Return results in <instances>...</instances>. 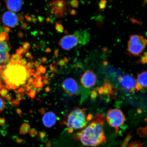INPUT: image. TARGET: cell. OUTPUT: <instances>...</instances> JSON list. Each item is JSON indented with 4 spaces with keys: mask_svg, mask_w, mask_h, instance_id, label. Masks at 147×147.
Returning a JSON list of instances; mask_svg holds the SVG:
<instances>
[{
    "mask_svg": "<svg viewBox=\"0 0 147 147\" xmlns=\"http://www.w3.org/2000/svg\"><path fill=\"white\" fill-rule=\"evenodd\" d=\"M105 117L102 114H97L87 126L73 135V139L84 146L97 147L106 142L103 127Z\"/></svg>",
    "mask_w": 147,
    "mask_h": 147,
    "instance_id": "cell-1",
    "label": "cell"
},
{
    "mask_svg": "<svg viewBox=\"0 0 147 147\" xmlns=\"http://www.w3.org/2000/svg\"><path fill=\"white\" fill-rule=\"evenodd\" d=\"M1 73L7 86L14 84L17 87L24 84L27 79L31 76L30 73L27 72L26 66L22 65L19 61L14 63L9 62Z\"/></svg>",
    "mask_w": 147,
    "mask_h": 147,
    "instance_id": "cell-2",
    "label": "cell"
},
{
    "mask_svg": "<svg viewBox=\"0 0 147 147\" xmlns=\"http://www.w3.org/2000/svg\"><path fill=\"white\" fill-rule=\"evenodd\" d=\"M86 108H76L67 115V120L62 123L69 127V133H72L74 130L81 129L85 127L90 122Z\"/></svg>",
    "mask_w": 147,
    "mask_h": 147,
    "instance_id": "cell-3",
    "label": "cell"
},
{
    "mask_svg": "<svg viewBox=\"0 0 147 147\" xmlns=\"http://www.w3.org/2000/svg\"><path fill=\"white\" fill-rule=\"evenodd\" d=\"M9 37L8 33L4 31L0 32V71H2L6 67L10 59L9 52L11 46L8 42Z\"/></svg>",
    "mask_w": 147,
    "mask_h": 147,
    "instance_id": "cell-4",
    "label": "cell"
},
{
    "mask_svg": "<svg viewBox=\"0 0 147 147\" xmlns=\"http://www.w3.org/2000/svg\"><path fill=\"white\" fill-rule=\"evenodd\" d=\"M147 40L143 36L138 34L130 36L128 42L127 51L130 55L139 56L142 54L146 47Z\"/></svg>",
    "mask_w": 147,
    "mask_h": 147,
    "instance_id": "cell-5",
    "label": "cell"
},
{
    "mask_svg": "<svg viewBox=\"0 0 147 147\" xmlns=\"http://www.w3.org/2000/svg\"><path fill=\"white\" fill-rule=\"evenodd\" d=\"M106 119L108 124L115 129L116 135H117L119 128L124 123L125 117L121 110L113 109L108 110Z\"/></svg>",
    "mask_w": 147,
    "mask_h": 147,
    "instance_id": "cell-6",
    "label": "cell"
},
{
    "mask_svg": "<svg viewBox=\"0 0 147 147\" xmlns=\"http://www.w3.org/2000/svg\"><path fill=\"white\" fill-rule=\"evenodd\" d=\"M51 13L55 17H63L67 10L65 0H54L49 4Z\"/></svg>",
    "mask_w": 147,
    "mask_h": 147,
    "instance_id": "cell-7",
    "label": "cell"
},
{
    "mask_svg": "<svg viewBox=\"0 0 147 147\" xmlns=\"http://www.w3.org/2000/svg\"><path fill=\"white\" fill-rule=\"evenodd\" d=\"M118 81L122 87L129 93L135 91L136 80L133 75L127 74L118 77Z\"/></svg>",
    "mask_w": 147,
    "mask_h": 147,
    "instance_id": "cell-8",
    "label": "cell"
},
{
    "mask_svg": "<svg viewBox=\"0 0 147 147\" xmlns=\"http://www.w3.org/2000/svg\"><path fill=\"white\" fill-rule=\"evenodd\" d=\"M97 77L95 73L91 70L86 71L81 76L80 82L83 87L90 89L93 87L96 83Z\"/></svg>",
    "mask_w": 147,
    "mask_h": 147,
    "instance_id": "cell-9",
    "label": "cell"
},
{
    "mask_svg": "<svg viewBox=\"0 0 147 147\" xmlns=\"http://www.w3.org/2000/svg\"><path fill=\"white\" fill-rule=\"evenodd\" d=\"M62 87L65 93L71 96L76 94L79 90V87L76 81L71 78L65 79L62 82Z\"/></svg>",
    "mask_w": 147,
    "mask_h": 147,
    "instance_id": "cell-10",
    "label": "cell"
},
{
    "mask_svg": "<svg viewBox=\"0 0 147 147\" xmlns=\"http://www.w3.org/2000/svg\"><path fill=\"white\" fill-rule=\"evenodd\" d=\"M79 43L78 37L75 34L64 36L60 40L59 45L64 50L68 51L76 47Z\"/></svg>",
    "mask_w": 147,
    "mask_h": 147,
    "instance_id": "cell-11",
    "label": "cell"
},
{
    "mask_svg": "<svg viewBox=\"0 0 147 147\" xmlns=\"http://www.w3.org/2000/svg\"><path fill=\"white\" fill-rule=\"evenodd\" d=\"M2 21L3 24L6 27L14 28L18 25V18L14 12L7 11L3 15Z\"/></svg>",
    "mask_w": 147,
    "mask_h": 147,
    "instance_id": "cell-12",
    "label": "cell"
},
{
    "mask_svg": "<svg viewBox=\"0 0 147 147\" xmlns=\"http://www.w3.org/2000/svg\"><path fill=\"white\" fill-rule=\"evenodd\" d=\"M56 115L52 111L47 112L42 117V122L46 127H52L56 124Z\"/></svg>",
    "mask_w": 147,
    "mask_h": 147,
    "instance_id": "cell-13",
    "label": "cell"
},
{
    "mask_svg": "<svg viewBox=\"0 0 147 147\" xmlns=\"http://www.w3.org/2000/svg\"><path fill=\"white\" fill-rule=\"evenodd\" d=\"M23 0H5L8 10L13 12L20 11L22 9Z\"/></svg>",
    "mask_w": 147,
    "mask_h": 147,
    "instance_id": "cell-14",
    "label": "cell"
},
{
    "mask_svg": "<svg viewBox=\"0 0 147 147\" xmlns=\"http://www.w3.org/2000/svg\"><path fill=\"white\" fill-rule=\"evenodd\" d=\"M147 71H142L138 75L136 80V89L137 91L141 90L147 87Z\"/></svg>",
    "mask_w": 147,
    "mask_h": 147,
    "instance_id": "cell-15",
    "label": "cell"
},
{
    "mask_svg": "<svg viewBox=\"0 0 147 147\" xmlns=\"http://www.w3.org/2000/svg\"><path fill=\"white\" fill-rule=\"evenodd\" d=\"M74 34L78 37L79 43L84 45L87 44L90 39V35L87 31L84 30L77 31Z\"/></svg>",
    "mask_w": 147,
    "mask_h": 147,
    "instance_id": "cell-16",
    "label": "cell"
},
{
    "mask_svg": "<svg viewBox=\"0 0 147 147\" xmlns=\"http://www.w3.org/2000/svg\"><path fill=\"white\" fill-rule=\"evenodd\" d=\"M30 126L28 123H24L22 124L20 128V133L22 135H25L30 131Z\"/></svg>",
    "mask_w": 147,
    "mask_h": 147,
    "instance_id": "cell-17",
    "label": "cell"
},
{
    "mask_svg": "<svg viewBox=\"0 0 147 147\" xmlns=\"http://www.w3.org/2000/svg\"><path fill=\"white\" fill-rule=\"evenodd\" d=\"M34 87L35 88H41L44 85L43 81L42 80L41 76L38 77L34 80Z\"/></svg>",
    "mask_w": 147,
    "mask_h": 147,
    "instance_id": "cell-18",
    "label": "cell"
},
{
    "mask_svg": "<svg viewBox=\"0 0 147 147\" xmlns=\"http://www.w3.org/2000/svg\"><path fill=\"white\" fill-rule=\"evenodd\" d=\"M22 59V56L16 53V54L12 55L9 60V62L13 63H17Z\"/></svg>",
    "mask_w": 147,
    "mask_h": 147,
    "instance_id": "cell-19",
    "label": "cell"
},
{
    "mask_svg": "<svg viewBox=\"0 0 147 147\" xmlns=\"http://www.w3.org/2000/svg\"><path fill=\"white\" fill-rule=\"evenodd\" d=\"M144 143L136 141L128 143L126 147H144Z\"/></svg>",
    "mask_w": 147,
    "mask_h": 147,
    "instance_id": "cell-20",
    "label": "cell"
},
{
    "mask_svg": "<svg viewBox=\"0 0 147 147\" xmlns=\"http://www.w3.org/2000/svg\"><path fill=\"white\" fill-rule=\"evenodd\" d=\"M132 137H133V135H131V134H129L125 139L121 147H126Z\"/></svg>",
    "mask_w": 147,
    "mask_h": 147,
    "instance_id": "cell-21",
    "label": "cell"
},
{
    "mask_svg": "<svg viewBox=\"0 0 147 147\" xmlns=\"http://www.w3.org/2000/svg\"><path fill=\"white\" fill-rule=\"evenodd\" d=\"M138 63L143 64H146L147 63V53L146 52H145L144 55L141 57L140 59L138 61Z\"/></svg>",
    "mask_w": 147,
    "mask_h": 147,
    "instance_id": "cell-22",
    "label": "cell"
},
{
    "mask_svg": "<svg viewBox=\"0 0 147 147\" xmlns=\"http://www.w3.org/2000/svg\"><path fill=\"white\" fill-rule=\"evenodd\" d=\"M55 28L56 30L59 32H62L64 30L63 26L59 23H56L55 25Z\"/></svg>",
    "mask_w": 147,
    "mask_h": 147,
    "instance_id": "cell-23",
    "label": "cell"
},
{
    "mask_svg": "<svg viewBox=\"0 0 147 147\" xmlns=\"http://www.w3.org/2000/svg\"><path fill=\"white\" fill-rule=\"evenodd\" d=\"M5 102L3 98L0 97V112H2L4 109Z\"/></svg>",
    "mask_w": 147,
    "mask_h": 147,
    "instance_id": "cell-24",
    "label": "cell"
},
{
    "mask_svg": "<svg viewBox=\"0 0 147 147\" xmlns=\"http://www.w3.org/2000/svg\"><path fill=\"white\" fill-rule=\"evenodd\" d=\"M107 1L106 0H101L99 4V6L101 9H104L106 7Z\"/></svg>",
    "mask_w": 147,
    "mask_h": 147,
    "instance_id": "cell-25",
    "label": "cell"
},
{
    "mask_svg": "<svg viewBox=\"0 0 147 147\" xmlns=\"http://www.w3.org/2000/svg\"><path fill=\"white\" fill-rule=\"evenodd\" d=\"M70 4L71 6H72L73 8H78L79 5V1L78 0H72L71 1Z\"/></svg>",
    "mask_w": 147,
    "mask_h": 147,
    "instance_id": "cell-26",
    "label": "cell"
},
{
    "mask_svg": "<svg viewBox=\"0 0 147 147\" xmlns=\"http://www.w3.org/2000/svg\"><path fill=\"white\" fill-rule=\"evenodd\" d=\"M36 91L32 90L29 93H27V94L30 96L31 98L33 99L36 96Z\"/></svg>",
    "mask_w": 147,
    "mask_h": 147,
    "instance_id": "cell-27",
    "label": "cell"
},
{
    "mask_svg": "<svg viewBox=\"0 0 147 147\" xmlns=\"http://www.w3.org/2000/svg\"><path fill=\"white\" fill-rule=\"evenodd\" d=\"M37 70L40 73L42 74H45L46 71V68L41 65H40V67L38 68Z\"/></svg>",
    "mask_w": 147,
    "mask_h": 147,
    "instance_id": "cell-28",
    "label": "cell"
},
{
    "mask_svg": "<svg viewBox=\"0 0 147 147\" xmlns=\"http://www.w3.org/2000/svg\"><path fill=\"white\" fill-rule=\"evenodd\" d=\"M16 97L17 99L20 101H21L24 100V97L22 93H18L16 94Z\"/></svg>",
    "mask_w": 147,
    "mask_h": 147,
    "instance_id": "cell-29",
    "label": "cell"
},
{
    "mask_svg": "<svg viewBox=\"0 0 147 147\" xmlns=\"http://www.w3.org/2000/svg\"><path fill=\"white\" fill-rule=\"evenodd\" d=\"M26 67L27 68H28L30 69H33L34 68V62H32V63L29 62L28 63H27Z\"/></svg>",
    "mask_w": 147,
    "mask_h": 147,
    "instance_id": "cell-30",
    "label": "cell"
},
{
    "mask_svg": "<svg viewBox=\"0 0 147 147\" xmlns=\"http://www.w3.org/2000/svg\"><path fill=\"white\" fill-rule=\"evenodd\" d=\"M29 132V134L32 137L35 136L37 134V132L36 130L34 129H32L30 130Z\"/></svg>",
    "mask_w": 147,
    "mask_h": 147,
    "instance_id": "cell-31",
    "label": "cell"
},
{
    "mask_svg": "<svg viewBox=\"0 0 147 147\" xmlns=\"http://www.w3.org/2000/svg\"><path fill=\"white\" fill-rule=\"evenodd\" d=\"M19 63L24 66H26L27 64V61L25 59H22L19 61Z\"/></svg>",
    "mask_w": 147,
    "mask_h": 147,
    "instance_id": "cell-32",
    "label": "cell"
},
{
    "mask_svg": "<svg viewBox=\"0 0 147 147\" xmlns=\"http://www.w3.org/2000/svg\"><path fill=\"white\" fill-rule=\"evenodd\" d=\"M20 101L18 100V99L14 100L12 102V103L13 105L14 106H18L20 105Z\"/></svg>",
    "mask_w": 147,
    "mask_h": 147,
    "instance_id": "cell-33",
    "label": "cell"
},
{
    "mask_svg": "<svg viewBox=\"0 0 147 147\" xmlns=\"http://www.w3.org/2000/svg\"><path fill=\"white\" fill-rule=\"evenodd\" d=\"M16 53L18 55H21L22 54H23V51L22 47H20L19 48L16 50Z\"/></svg>",
    "mask_w": 147,
    "mask_h": 147,
    "instance_id": "cell-34",
    "label": "cell"
},
{
    "mask_svg": "<svg viewBox=\"0 0 147 147\" xmlns=\"http://www.w3.org/2000/svg\"><path fill=\"white\" fill-rule=\"evenodd\" d=\"M8 93V91L6 89H3L1 91V93L2 96H6L7 94Z\"/></svg>",
    "mask_w": 147,
    "mask_h": 147,
    "instance_id": "cell-35",
    "label": "cell"
},
{
    "mask_svg": "<svg viewBox=\"0 0 147 147\" xmlns=\"http://www.w3.org/2000/svg\"><path fill=\"white\" fill-rule=\"evenodd\" d=\"M49 68H50L51 71L53 72H57V71L56 67L55 66L53 65V64H50V65H49Z\"/></svg>",
    "mask_w": 147,
    "mask_h": 147,
    "instance_id": "cell-36",
    "label": "cell"
},
{
    "mask_svg": "<svg viewBox=\"0 0 147 147\" xmlns=\"http://www.w3.org/2000/svg\"><path fill=\"white\" fill-rule=\"evenodd\" d=\"M38 134H39V137L40 138L42 139L45 137L46 135H47V133L45 132H39V133H38Z\"/></svg>",
    "mask_w": 147,
    "mask_h": 147,
    "instance_id": "cell-37",
    "label": "cell"
},
{
    "mask_svg": "<svg viewBox=\"0 0 147 147\" xmlns=\"http://www.w3.org/2000/svg\"><path fill=\"white\" fill-rule=\"evenodd\" d=\"M66 64L65 62L63 59L60 60L58 62V64L61 66V67H63Z\"/></svg>",
    "mask_w": 147,
    "mask_h": 147,
    "instance_id": "cell-38",
    "label": "cell"
},
{
    "mask_svg": "<svg viewBox=\"0 0 147 147\" xmlns=\"http://www.w3.org/2000/svg\"><path fill=\"white\" fill-rule=\"evenodd\" d=\"M41 61H36L34 63V65L37 68H38L40 67V65H41Z\"/></svg>",
    "mask_w": 147,
    "mask_h": 147,
    "instance_id": "cell-39",
    "label": "cell"
},
{
    "mask_svg": "<svg viewBox=\"0 0 147 147\" xmlns=\"http://www.w3.org/2000/svg\"><path fill=\"white\" fill-rule=\"evenodd\" d=\"M42 80H43V82L44 84L45 85H47L49 84V80L46 79L44 76L42 77Z\"/></svg>",
    "mask_w": 147,
    "mask_h": 147,
    "instance_id": "cell-40",
    "label": "cell"
},
{
    "mask_svg": "<svg viewBox=\"0 0 147 147\" xmlns=\"http://www.w3.org/2000/svg\"><path fill=\"white\" fill-rule=\"evenodd\" d=\"M26 56L27 57L30 58L31 60L33 59V57L32 56V54H31L28 51L26 53Z\"/></svg>",
    "mask_w": 147,
    "mask_h": 147,
    "instance_id": "cell-41",
    "label": "cell"
},
{
    "mask_svg": "<svg viewBox=\"0 0 147 147\" xmlns=\"http://www.w3.org/2000/svg\"><path fill=\"white\" fill-rule=\"evenodd\" d=\"M38 111L42 115H45V109L43 108H41V109L38 110Z\"/></svg>",
    "mask_w": 147,
    "mask_h": 147,
    "instance_id": "cell-42",
    "label": "cell"
},
{
    "mask_svg": "<svg viewBox=\"0 0 147 147\" xmlns=\"http://www.w3.org/2000/svg\"><path fill=\"white\" fill-rule=\"evenodd\" d=\"M33 87V86L32 85H28L27 86L26 88V90L27 92L30 91L31 90H32V89Z\"/></svg>",
    "mask_w": 147,
    "mask_h": 147,
    "instance_id": "cell-43",
    "label": "cell"
},
{
    "mask_svg": "<svg viewBox=\"0 0 147 147\" xmlns=\"http://www.w3.org/2000/svg\"><path fill=\"white\" fill-rule=\"evenodd\" d=\"M16 113L18 114L20 117L22 116V111L21 109H18L16 110Z\"/></svg>",
    "mask_w": 147,
    "mask_h": 147,
    "instance_id": "cell-44",
    "label": "cell"
},
{
    "mask_svg": "<svg viewBox=\"0 0 147 147\" xmlns=\"http://www.w3.org/2000/svg\"><path fill=\"white\" fill-rule=\"evenodd\" d=\"M47 58L45 57H44L42 58L41 62H43V63H45L46 62H47Z\"/></svg>",
    "mask_w": 147,
    "mask_h": 147,
    "instance_id": "cell-45",
    "label": "cell"
},
{
    "mask_svg": "<svg viewBox=\"0 0 147 147\" xmlns=\"http://www.w3.org/2000/svg\"><path fill=\"white\" fill-rule=\"evenodd\" d=\"M7 100L8 101H10L11 100V97L10 95H8L5 97Z\"/></svg>",
    "mask_w": 147,
    "mask_h": 147,
    "instance_id": "cell-46",
    "label": "cell"
},
{
    "mask_svg": "<svg viewBox=\"0 0 147 147\" xmlns=\"http://www.w3.org/2000/svg\"><path fill=\"white\" fill-rule=\"evenodd\" d=\"M35 75H36L38 77H40L41 76V73H40L39 71L38 70H37Z\"/></svg>",
    "mask_w": 147,
    "mask_h": 147,
    "instance_id": "cell-47",
    "label": "cell"
},
{
    "mask_svg": "<svg viewBox=\"0 0 147 147\" xmlns=\"http://www.w3.org/2000/svg\"><path fill=\"white\" fill-rule=\"evenodd\" d=\"M50 88L49 87H47L45 88V92L46 93H49L50 91Z\"/></svg>",
    "mask_w": 147,
    "mask_h": 147,
    "instance_id": "cell-48",
    "label": "cell"
},
{
    "mask_svg": "<svg viewBox=\"0 0 147 147\" xmlns=\"http://www.w3.org/2000/svg\"><path fill=\"white\" fill-rule=\"evenodd\" d=\"M5 87V86L2 84L1 80H0V89H1V88H4Z\"/></svg>",
    "mask_w": 147,
    "mask_h": 147,
    "instance_id": "cell-49",
    "label": "cell"
},
{
    "mask_svg": "<svg viewBox=\"0 0 147 147\" xmlns=\"http://www.w3.org/2000/svg\"><path fill=\"white\" fill-rule=\"evenodd\" d=\"M26 18L27 21H32V18H31L30 17H29V16H26Z\"/></svg>",
    "mask_w": 147,
    "mask_h": 147,
    "instance_id": "cell-50",
    "label": "cell"
},
{
    "mask_svg": "<svg viewBox=\"0 0 147 147\" xmlns=\"http://www.w3.org/2000/svg\"><path fill=\"white\" fill-rule=\"evenodd\" d=\"M18 92H19V93L23 92H24L23 88L22 87L20 88V89L19 90H18Z\"/></svg>",
    "mask_w": 147,
    "mask_h": 147,
    "instance_id": "cell-51",
    "label": "cell"
},
{
    "mask_svg": "<svg viewBox=\"0 0 147 147\" xmlns=\"http://www.w3.org/2000/svg\"><path fill=\"white\" fill-rule=\"evenodd\" d=\"M63 59L64 60V61H65L66 63H67V62H68L69 61L67 57H64Z\"/></svg>",
    "mask_w": 147,
    "mask_h": 147,
    "instance_id": "cell-52",
    "label": "cell"
},
{
    "mask_svg": "<svg viewBox=\"0 0 147 147\" xmlns=\"http://www.w3.org/2000/svg\"><path fill=\"white\" fill-rule=\"evenodd\" d=\"M58 51L57 50L55 51V56L56 57H57L58 56Z\"/></svg>",
    "mask_w": 147,
    "mask_h": 147,
    "instance_id": "cell-53",
    "label": "cell"
},
{
    "mask_svg": "<svg viewBox=\"0 0 147 147\" xmlns=\"http://www.w3.org/2000/svg\"><path fill=\"white\" fill-rule=\"evenodd\" d=\"M41 91V88H38L36 89V92L38 93H39Z\"/></svg>",
    "mask_w": 147,
    "mask_h": 147,
    "instance_id": "cell-54",
    "label": "cell"
},
{
    "mask_svg": "<svg viewBox=\"0 0 147 147\" xmlns=\"http://www.w3.org/2000/svg\"><path fill=\"white\" fill-rule=\"evenodd\" d=\"M33 78H34L35 79L36 78L38 77L37 76H36V75H35V74H34V75H33Z\"/></svg>",
    "mask_w": 147,
    "mask_h": 147,
    "instance_id": "cell-55",
    "label": "cell"
},
{
    "mask_svg": "<svg viewBox=\"0 0 147 147\" xmlns=\"http://www.w3.org/2000/svg\"><path fill=\"white\" fill-rule=\"evenodd\" d=\"M0 24H1V18H0Z\"/></svg>",
    "mask_w": 147,
    "mask_h": 147,
    "instance_id": "cell-56",
    "label": "cell"
},
{
    "mask_svg": "<svg viewBox=\"0 0 147 147\" xmlns=\"http://www.w3.org/2000/svg\"><path fill=\"white\" fill-rule=\"evenodd\" d=\"M1 3H0V7H1Z\"/></svg>",
    "mask_w": 147,
    "mask_h": 147,
    "instance_id": "cell-57",
    "label": "cell"
}]
</instances>
